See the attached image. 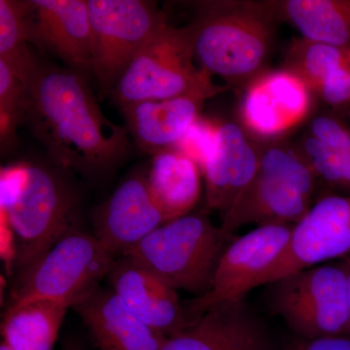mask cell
<instances>
[{
  "instance_id": "cell-17",
  "label": "cell",
  "mask_w": 350,
  "mask_h": 350,
  "mask_svg": "<svg viewBox=\"0 0 350 350\" xmlns=\"http://www.w3.org/2000/svg\"><path fill=\"white\" fill-rule=\"evenodd\" d=\"M261 144L241 124L219 122L213 152L202 169L206 207L224 215L256 176Z\"/></svg>"
},
{
  "instance_id": "cell-19",
  "label": "cell",
  "mask_w": 350,
  "mask_h": 350,
  "mask_svg": "<svg viewBox=\"0 0 350 350\" xmlns=\"http://www.w3.org/2000/svg\"><path fill=\"white\" fill-rule=\"evenodd\" d=\"M206 98L182 96L145 100L120 107L129 133L140 149L154 155L174 148L182 135L200 118Z\"/></svg>"
},
{
  "instance_id": "cell-27",
  "label": "cell",
  "mask_w": 350,
  "mask_h": 350,
  "mask_svg": "<svg viewBox=\"0 0 350 350\" xmlns=\"http://www.w3.org/2000/svg\"><path fill=\"white\" fill-rule=\"evenodd\" d=\"M217 125L216 122L200 117L172 149L194 161L202 170L213 152Z\"/></svg>"
},
{
  "instance_id": "cell-1",
  "label": "cell",
  "mask_w": 350,
  "mask_h": 350,
  "mask_svg": "<svg viewBox=\"0 0 350 350\" xmlns=\"http://www.w3.org/2000/svg\"><path fill=\"white\" fill-rule=\"evenodd\" d=\"M24 120L64 170L103 174L130 152L126 126L103 114L86 78L69 68L38 66L25 85Z\"/></svg>"
},
{
  "instance_id": "cell-22",
  "label": "cell",
  "mask_w": 350,
  "mask_h": 350,
  "mask_svg": "<svg viewBox=\"0 0 350 350\" xmlns=\"http://www.w3.org/2000/svg\"><path fill=\"white\" fill-rule=\"evenodd\" d=\"M278 20L293 25L301 38L350 51V0H280Z\"/></svg>"
},
{
  "instance_id": "cell-20",
  "label": "cell",
  "mask_w": 350,
  "mask_h": 350,
  "mask_svg": "<svg viewBox=\"0 0 350 350\" xmlns=\"http://www.w3.org/2000/svg\"><path fill=\"white\" fill-rule=\"evenodd\" d=\"M317 181L350 196V125L337 113H322L310 121L296 144Z\"/></svg>"
},
{
  "instance_id": "cell-15",
  "label": "cell",
  "mask_w": 350,
  "mask_h": 350,
  "mask_svg": "<svg viewBox=\"0 0 350 350\" xmlns=\"http://www.w3.org/2000/svg\"><path fill=\"white\" fill-rule=\"evenodd\" d=\"M160 350H278L262 320L243 301L208 308Z\"/></svg>"
},
{
  "instance_id": "cell-6",
  "label": "cell",
  "mask_w": 350,
  "mask_h": 350,
  "mask_svg": "<svg viewBox=\"0 0 350 350\" xmlns=\"http://www.w3.org/2000/svg\"><path fill=\"white\" fill-rule=\"evenodd\" d=\"M27 180L12 206L1 211V226L13 238L16 268L20 276L75 230V196L56 172L27 165Z\"/></svg>"
},
{
  "instance_id": "cell-4",
  "label": "cell",
  "mask_w": 350,
  "mask_h": 350,
  "mask_svg": "<svg viewBox=\"0 0 350 350\" xmlns=\"http://www.w3.org/2000/svg\"><path fill=\"white\" fill-rule=\"evenodd\" d=\"M191 25H163L135 59L112 92L118 107L145 100L182 96L211 98L227 89L214 84L213 76L196 66Z\"/></svg>"
},
{
  "instance_id": "cell-24",
  "label": "cell",
  "mask_w": 350,
  "mask_h": 350,
  "mask_svg": "<svg viewBox=\"0 0 350 350\" xmlns=\"http://www.w3.org/2000/svg\"><path fill=\"white\" fill-rule=\"evenodd\" d=\"M31 10V1L0 0V61L25 85L39 66L27 47Z\"/></svg>"
},
{
  "instance_id": "cell-13",
  "label": "cell",
  "mask_w": 350,
  "mask_h": 350,
  "mask_svg": "<svg viewBox=\"0 0 350 350\" xmlns=\"http://www.w3.org/2000/svg\"><path fill=\"white\" fill-rule=\"evenodd\" d=\"M31 42L85 78L93 75V32L87 1L31 0Z\"/></svg>"
},
{
  "instance_id": "cell-3",
  "label": "cell",
  "mask_w": 350,
  "mask_h": 350,
  "mask_svg": "<svg viewBox=\"0 0 350 350\" xmlns=\"http://www.w3.org/2000/svg\"><path fill=\"white\" fill-rule=\"evenodd\" d=\"M256 176L220 228L228 239L247 225H295L310 211L317 179L296 144L282 139L260 142Z\"/></svg>"
},
{
  "instance_id": "cell-8",
  "label": "cell",
  "mask_w": 350,
  "mask_h": 350,
  "mask_svg": "<svg viewBox=\"0 0 350 350\" xmlns=\"http://www.w3.org/2000/svg\"><path fill=\"white\" fill-rule=\"evenodd\" d=\"M114 260L94 234L72 230L20 276L13 303L44 299L75 308L100 289Z\"/></svg>"
},
{
  "instance_id": "cell-5",
  "label": "cell",
  "mask_w": 350,
  "mask_h": 350,
  "mask_svg": "<svg viewBox=\"0 0 350 350\" xmlns=\"http://www.w3.org/2000/svg\"><path fill=\"white\" fill-rule=\"evenodd\" d=\"M228 239L206 214L190 213L157 228L126 256L175 290L200 297L211 288Z\"/></svg>"
},
{
  "instance_id": "cell-18",
  "label": "cell",
  "mask_w": 350,
  "mask_h": 350,
  "mask_svg": "<svg viewBox=\"0 0 350 350\" xmlns=\"http://www.w3.org/2000/svg\"><path fill=\"white\" fill-rule=\"evenodd\" d=\"M73 308L98 350H160L167 338L140 321L112 290L100 288Z\"/></svg>"
},
{
  "instance_id": "cell-31",
  "label": "cell",
  "mask_w": 350,
  "mask_h": 350,
  "mask_svg": "<svg viewBox=\"0 0 350 350\" xmlns=\"http://www.w3.org/2000/svg\"><path fill=\"white\" fill-rule=\"evenodd\" d=\"M342 262H344L345 269H347V280H349V333L347 337L350 338V255L349 256L342 258Z\"/></svg>"
},
{
  "instance_id": "cell-11",
  "label": "cell",
  "mask_w": 350,
  "mask_h": 350,
  "mask_svg": "<svg viewBox=\"0 0 350 350\" xmlns=\"http://www.w3.org/2000/svg\"><path fill=\"white\" fill-rule=\"evenodd\" d=\"M312 94L288 69L264 71L246 84L239 108L241 126L257 142L282 139L308 118Z\"/></svg>"
},
{
  "instance_id": "cell-32",
  "label": "cell",
  "mask_w": 350,
  "mask_h": 350,
  "mask_svg": "<svg viewBox=\"0 0 350 350\" xmlns=\"http://www.w3.org/2000/svg\"><path fill=\"white\" fill-rule=\"evenodd\" d=\"M63 350H85L84 347H82L79 342H75V340H70V342H66L64 345Z\"/></svg>"
},
{
  "instance_id": "cell-25",
  "label": "cell",
  "mask_w": 350,
  "mask_h": 350,
  "mask_svg": "<svg viewBox=\"0 0 350 350\" xmlns=\"http://www.w3.org/2000/svg\"><path fill=\"white\" fill-rule=\"evenodd\" d=\"M349 59V50L294 38L285 56V69L300 77L315 94L324 80Z\"/></svg>"
},
{
  "instance_id": "cell-9",
  "label": "cell",
  "mask_w": 350,
  "mask_h": 350,
  "mask_svg": "<svg viewBox=\"0 0 350 350\" xmlns=\"http://www.w3.org/2000/svg\"><path fill=\"white\" fill-rule=\"evenodd\" d=\"M93 32V75L103 96L147 42L167 24L156 4L144 0H87Z\"/></svg>"
},
{
  "instance_id": "cell-7",
  "label": "cell",
  "mask_w": 350,
  "mask_h": 350,
  "mask_svg": "<svg viewBox=\"0 0 350 350\" xmlns=\"http://www.w3.org/2000/svg\"><path fill=\"white\" fill-rule=\"evenodd\" d=\"M269 285L271 308L301 338L347 337L349 280L342 261L303 269Z\"/></svg>"
},
{
  "instance_id": "cell-21",
  "label": "cell",
  "mask_w": 350,
  "mask_h": 350,
  "mask_svg": "<svg viewBox=\"0 0 350 350\" xmlns=\"http://www.w3.org/2000/svg\"><path fill=\"white\" fill-rule=\"evenodd\" d=\"M199 165L175 149L154 155L148 187L167 222L190 214L202 193Z\"/></svg>"
},
{
  "instance_id": "cell-34",
  "label": "cell",
  "mask_w": 350,
  "mask_h": 350,
  "mask_svg": "<svg viewBox=\"0 0 350 350\" xmlns=\"http://www.w3.org/2000/svg\"><path fill=\"white\" fill-rule=\"evenodd\" d=\"M349 54H350V51H349Z\"/></svg>"
},
{
  "instance_id": "cell-29",
  "label": "cell",
  "mask_w": 350,
  "mask_h": 350,
  "mask_svg": "<svg viewBox=\"0 0 350 350\" xmlns=\"http://www.w3.org/2000/svg\"><path fill=\"white\" fill-rule=\"evenodd\" d=\"M27 180V165L3 167L0 174V211L12 206L24 190Z\"/></svg>"
},
{
  "instance_id": "cell-12",
  "label": "cell",
  "mask_w": 350,
  "mask_h": 350,
  "mask_svg": "<svg viewBox=\"0 0 350 350\" xmlns=\"http://www.w3.org/2000/svg\"><path fill=\"white\" fill-rule=\"evenodd\" d=\"M349 255L350 196H326L294 225L282 261L269 275L266 284Z\"/></svg>"
},
{
  "instance_id": "cell-14",
  "label": "cell",
  "mask_w": 350,
  "mask_h": 350,
  "mask_svg": "<svg viewBox=\"0 0 350 350\" xmlns=\"http://www.w3.org/2000/svg\"><path fill=\"white\" fill-rule=\"evenodd\" d=\"M167 223L154 200L146 176L126 179L94 214V236L115 259Z\"/></svg>"
},
{
  "instance_id": "cell-26",
  "label": "cell",
  "mask_w": 350,
  "mask_h": 350,
  "mask_svg": "<svg viewBox=\"0 0 350 350\" xmlns=\"http://www.w3.org/2000/svg\"><path fill=\"white\" fill-rule=\"evenodd\" d=\"M25 85L0 61V135L2 146L13 144L16 129L24 119Z\"/></svg>"
},
{
  "instance_id": "cell-16",
  "label": "cell",
  "mask_w": 350,
  "mask_h": 350,
  "mask_svg": "<svg viewBox=\"0 0 350 350\" xmlns=\"http://www.w3.org/2000/svg\"><path fill=\"white\" fill-rule=\"evenodd\" d=\"M112 291L133 315L165 338L190 324L177 290L133 258H117L108 273Z\"/></svg>"
},
{
  "instance_id": "cell-28",
  "label": "cell",
  "mask_w": 350,
  "mask_h": 350,
  "mask_svg": "<svg viewBox=\"0 0 350 350\" xmlns=\"http://www.w3.org/2000/svg\"><path fill=\"white\" fill-rule=\"evenodd\" d=\"M319 98L333 108L340 116L350 111V59L336 69L324 80L319 91Z\"/></svg>"
},
{
  "instance_id": "cell-33",
  "label": "cell",
  "mask_w": 350,
  "mask_h": 350,
  "mask_svg": "<svg viewBox=\"0 0 350 350\" xmlns=\"http://www.w3.org/2000/svg\"><path fill=\"white\" fill-rule=\"evenodd\" d=\"M0 350H14V349H11V347H9L8 345L3 344V342H2L1 347H0Z\"/></svg>"
},
{
  "instance_id": "cell-23",
  "label": "cell",
  "mask_w": 350,
  "mask_h": 350,
  "mask_svg": "<svg viewBox=\"0 0 350 350\" xmlns=\"http://www.w3.org/2000/svg\"><path fill=\"white\" fill-rule=\"evenodd\" d=\"M68 306L34 299L12 303L3 317V344L14 350H53Z\"/></svg>"
},
{
  "instance_id": "cell-10",
  "label": "cell",
  "mask_w": 350,
  "mask_h": 350,
  "mask_svg": "<svg viewBox=\"0 0 350 350\" xmlns=\"http://www.w3.org/2000/svg\"><path fill=\"white\" fill-rule=\"evenodd\" d=\"M293 227H257L226 246L208 291L196 297L185 308L188 321L191 323L219 304L243 301L251 290L266 285L269 275L282 261Z\"/></svg>"
},
{
  "instance_id": "cell-2",
  "label": "cell",
  "mask_w": 350,
  "mask_h": 350,
  "mask_svg": "<svg viewBox=\"0 0 350 350\" xmlns=\"http://www.w3.org/2000/svg\"><path fill=\"white\" fill-rule=\"evenodd\" d=\"M197 12L190 25L200 68L236 86L264 72L280 23L273 1H204Z\"/></svg>"
},
{
  "instance_id": "cell-30",
  "label": "cell",
  "mask_w": 350,
  "mask_h": 350,
  "mask_svg": "<svg viewBox=\"0 0 350 350\" xmlns=\"http://www.w3.org/2000/svg\"><path fill=\"white\" fill-rule=\"evenodd\" d=\"M287 350H350V338H301Z\"/></svg>"
}]
</instances>
